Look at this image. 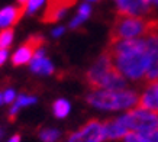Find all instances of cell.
I'll use <instances>...</instances> for the list:
<instances>
[{"instance_id": "25", "label": "cell", "mask_w": 158, "mask_h": 142, "mask_svg": "<svg viewBox=\"0 0 158 142\" xmlns=\"http://www.w3.org/2000/svg\"><path fill=\"white\" fill-rule=\"evenodd\" d=\"M62 32H64V28H62V26H61V28H57V29H54V36H60V35H61V33Z\"/></svg>"}, {"instance_id": "7", "label": "cell", "mask_w": 158, "mask_h": 142, "mask_svg": "<svg viewBox=\"0 0 158 142\" xmlns=\"http://www.w3.org/2000/svg\"><path fill=\"white\" fill-rule=\"evenodd\" d=\"M103 139V123L99 122L97 119H93L81 126L80 131L73 133L67 142H102Z\"/></svg>"}, {"instance_id": "2", "label": "cell", "mask_w": 158, "mask_h": 142, "mask_svg": "<svg viewBox=\"0 0 158 142\" xmlns=\"http://www.w3.org/2000/svg\"><path fill=\"white\" fill-rule=\"evenodd\" d=\"M136 36L158 38V19L116 13L115 22L109 33V44L135 39Z\"/></svg>"}, {"instance_id": "11", "label": "cell", "mask_w": 158, "mask_h": 142, "mask_svg": "<svg viewBox=\"0 0 158 142\" xmlns=\"http://www.w3.org/2000/svg\"><path fill=\"white\" fill-rule=\"evenodd\" d=\"M136 109L151 110L158 113V81L147 84V90L139 96Z\"/></svg>"}, {"instance_id": "5", "label": "cell", "mask_w": 158, "mask_h": 142, "mask_svg": "<svg viewBox=\"0 0 158 142\" xmlns=\"http://www.w3.org/2000/svg\"><path fill=\"white\" fill-rule=\"evenodd\" d=\"M119 120L128 128V131H135L144 135H151L158 129V113L151 110L134 109L120 116Z\"/></svg>"}, {"instance_id": "1", "label": "cell", "mask_w": 158, "mask_h": 142, "mask_svg": "<svg viewBox=\"0 0 158 142\" xmlns=\"http://www.w3.org/2000/svg\"><path fill=\"white\" fill-rule=\"evenodd\" d=\"M105 52L113 61L122 76L132 80H144L148 68V48L147 39H125L109 44Z\"/></svg>"}, {"instance_id": "6", "label": "cell", "mask_w": 158, "mask_h": 142, "mask_svg": "<svg viewBox=\"0 0 158 142\" xmlns=\"http://www.w3.org/2000/svg\"><path fill=\"white\" fill-rule=\"evenodd\" d=\"M44 44H45V39H44L41 35H32V36H29V38L25 41L23 45L13 54L12 64H13L15 67L28 64L29 61H32L35 52L39 51V49H42Z\"/></svg>"}, {"instance_id": "3", "label": "cell", "mask_w": 158, "mask_h": 142, "mask_svg": "<svg viewBox=\"0 0 158 142\" xmlns=\"http://www.w3.org/2000/svg\"><path fill=\"white\" fill-rule=\"evenodd\" d=\"M86 81L93 91L97 90H122L125 89V77L120 74L110 60V57L103 52L91 68L87 71Z\"/></svg>"}, {"instance_id": "22", "label": "cell", "mask_w": 158, "mask_h": 142, "mask_svg": "<svg viewBox=\"0 0 158 142\" xmlns=\"http://www.w3.org/2000/svg\"><path fill=\"white\" fill-rule=\"evenodd\" d=\"M15 100V91L13 90H7L3 94V102L5 103H10V102H13Z\"/></svg>"}, {"instance_id": "19", "label": "cell", "mask_w": 158, "mask_h": 142, "mask_svg": "<svg viewBox=\"0 0 158 142\" xmlns=\"http://www.w3.org/2000/svg\"><path fill=\"white\" fill-rule=\"evenodd\" d=\"M39 138L44 142H54L60 138V132L55 131V129H44V131L39 132Z\"/></svg>"}, {"instance_id": "16", "label": "cell", "mask_w": 158, "mask_h": 142, "mask_svg": "<svg viewBox=\"0 0 158 142\" xmlns=\"http://www.w3.org/2000/svg\"><path fill=\"white\" fill-rule=\"evenodd\" d=\"M90 12H91V9H90V6L87 5V3H84V5H81L80 6V10H78V15L76 16V19L71 22V28H77L78 25H81L84 20L90 16Z\"/></svg>"}, {"instance_id": "26", "label": "cell", "mask_w": 158, "mask_h": 142, "mask_svg": "<svg viewBox=\"0 0 158 142\" xmlns=\"http://www.w3.org/2000/svg\"><path fill=\"white\" fill-rule=\"evenodd\" d=\"M9 142H20V135H18V133H16L15 136L10 138V141H9Z\"/></svg>"}, {"instance_id": "8", "label": "cell", "mask_w": 158, "mask_h": 142, "mask_svg": "<svg viewBox=\"0 0 158 142\" xmlns=\"http://www.w3.org/2000/svg\"><path fill=\"white\" fill-rule=\"evenodd\" d=\"M76 3L77 0H47V7H45L41 20L45 23L58 22L65 15V12Z\"/></svg>"}, {"instance_id": "30", "label": "cell", "mask_w": 158, "mask_h": 142, "mask_svg": "<svg viewBox=\"0 0 158 142\" xmlns=\"http://www.w3.org/2000/svg\"><path fill=\"white\" fill-rule=\"evenodd\" d=\"M90 2H97V0H90Z\"/></svg>"}, {"instance_id": "4", "label": "cell", "mask_w": 158, "mask_h": 142, "mask_svg": "<svg viewBox=\"0 0 158 142\" xmlns=\"http://www.w3.org/2000/svg\"><path fill=\"white\" fill-rule=\"evenodd\" d=\"M139 96L134 90H97L87 96V102L99 109H128L138 103Z\"/></svg>"}, {"instance_id": "14", "label": "cell", "mask_w": 158, "mask_h": 142, "mask_svg": "<svg viewBox=\"0 0 158 142\" xmlns=\"http://www.w3.org/2000/svg\"><path fill=\"white\" fill-rule=\"evenodd\" d=\"M31 70L34 73H39V74H52L54 73V67L51 61L44 57V49L35 52L32 62H31Z\"/></svg>"}, {"instance_id": "24", "label": "cell", "mask_w": 158, "mask_h": 142, "mask_svg": "<svg viewBox=\"0 0 158 142\" xmlns=\"http://www.w3.org/2000/svg\"><path fill=\"white\" fill-rule=\"evenodd\" d=\"M149 142H158V129L149 135Z\"/></svg>"}, {"instance_id": "28", "label": "cell", "mask_w": 158, "mask_h": 142, "mask_svg": "<svg viewBox=\"0 0 158 142\" xmlns=\"http://www.w3.org/2000/svg\"><path fill=\"white\" fill-rule=\"evenodd\" d=\"M151 3H155V5H158V0H149Z\"/></svg>"}, {"instance_id": "18", "label": "cell", "mask_w": 158, "mask_h": 142, "mask_svg": "<svg viewBox=\"0 0 158 142\" xmlns=\"http://www.w3.org/2000/svg\"><path fill=\"white\" fill-rule=\"evenodd\" d=\"M125 142H149V135H144V133L135 132V131H129L123 136Z\"/></svg>"}, {"instance_id": "23", "label": "cell", "mask_w": 158, "mask_h": 142, "mask_svg": "<svg viewBox=\"0 0 158 142\" xmlns=\"http://www.w3.org/2000/svg\"><path fill=\"white\" fill-rule=\"evenodd\" d=\"M6 58H7V51L6 49H0V65L6 61Z\"/></svg>"}, {"instance_id": "13", "label": "cell", "mask_w": 158, "mask_h": 142, "mask_svg": "<svg viewBox=\"0 0 158 142\" xmlns=\"http://www.w3.org/2000/svg\"><path fill=\"white\" fill-rule=\"evenodd\" d=\"M128 132H129L128 128L120 122L119 118L115 119V120H107V122L103 123L105 139H119V138H123Z\"/></svg>"}, {"instance_id": "27", "label": "cell", "mask_w": 158, "mask_h": 142, "mask_svg": "<svg viewBox=\"0 0 158 142\" xmlns=\"http://www.w3.org/2000/svg\"><path fill=\"white\" fill-rule=\"evenodd\" d=\"M28 2H29V0H18L19 6H28Z\"/></svg>"}, {"instance_id": "21", "label": "cell", "mask_w": 158, "mask_h": 142, "mask_svg": "<svg viewBox=\"0 0 158 142\" xmlns=\"http://www.w3.org/2000/svg\"><path fill=\"white\" fill-rule=\"evenodd\" d=\"M35 102H36V99H35V97L22 94L20 97H18V100H16V103H15V104H18L19 107H22V106H28V104H32V103H35Z\"/></svg>"}, {"instance_id": "10", "label": "cell", "mask_w": 158, "mask_h": 142, "mask_svg": "<svg viewBox=\"0 0 158 142\" xmlns=\"http://www.w3.org/2000/svg\"><path fill=\"white\" fill-rule=\"evenodd\" d=\"M148 48V68L145 73L144 81L147 84L158 81V38L147 39Z\"/></svg>"}, {"instance_id": "9", "label": "cell", "mask_w": 158, "mask_h": 142, "mask_svg": "<svg viewBox=\"0 0 158 142\" xmlns=\"http://www.w3.org/2000/svg\"><path fill=\"white\" fill-rule=\"evenodd\" d=\"M118 13L128 16H142L154 12L152 3L149 0H116Z\"/></svg>"}, {"instance_id": "29", "label": "cell", "mask_w": 158, "mask_h": 142, "mask_svg": "<svg viewBox=\"0 0 158 142\" xmlns=\"http://www.w3.org/2000/svg\"><path fill=\"white\" fill-rule=\"evenodd\" d=\"M2 102H3V96L0 94V103H2Z\"/></svg>"}, {"instance_id": "12", "label": "cell", "mask_w": 158, "mask_h": 142, "mask_svg": "<svg viewBox=\"0 0 158 142\" xmlns=\"http://www.w3.org/2000/svg\"><path fill=\"white\" fill-rule=\"evenodd\" d=\"M26 7L28 6H19V7H5V9L0 10V28H10L13 26L22 19V16L26 13Z\"/></svg>"}, {"instance_id": "15", "label": "cell", "mask_w": 158, "mask_h": 142, "mask_svg": "<svg viewBox=\"0 0 158 142\" xmlns=\"http://www.w3.org/2000/svg\"><path fill=\"white\" fill-rule=\"evenodd\" d=\"M52 110H54V115H55L57 118H60V119L65 118L68 115V112H70V103H68L67 100L60 99L52 104Z\"/></svg>"}, {"instance_id": "17", "label": "cell", "mask_w": 158, "mask_h": 142, "mask_svg": "<svg viewBox=\"0 0 158 142\" xmlns=\"http://www.w3.org/2000/svg\"><path fill=\"white\" fill-rule=\"evenodd\" d=\"M13 41V29L6 28L0 32V49H6Z\"/></svg>"}, {"instance_id": "31", "label": "cell", "mask_w": 158, "mask_h": 142, "mask_svg": "<svg viewBox=\"0 0 158 142\" xmlns=\"http://www.w3.org/2000/svg\"><path fill=\"white\" fill-rule=\"evenodd\" d=\"M0 135H2V131H0Z\"/></svg>"}, {"instance_id": "20", "label": "cell", "mask_w": 158, "mask_h": 142, "mask_svg": "<svg viewBox=\"0 0 158 142\" xmlns=\"http://www.w3.org/2000/svg\"><path fill=\"white\" fill-rule=\"evenodd\" d=\"M45 0H29L28 2V7H26V13L29 15H34L36 10L42 6V3Z\"/></svg>"}]
</instances>
